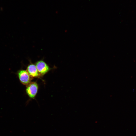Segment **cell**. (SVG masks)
Here are the masks:
<instances>
[{
    "label": "cell",
    "instance_id": "1",
    "mask_svg": "<svg viewBox=\"0 0 136 136\" xmlns=\"http://www.w3.org/2000/svg\"><path fill=\"white\" fill-rule=\"evenodd\" d=\"M38 85L35 82H30L27 85L26 92L31 98H34L36 96L38 90Z\"/></svg>",
    "mask_w": 136,
    "mask_h": 136
},
{
    "label": "cell",
    "instance_id": "3",
    "mask_svg": "<svg viewBox=\"0 0 136 136\" xmlns=\"http://www.w3.org/2000/svg\"><path fill=\"white\" fill-rule=\"evenodd\" d=\"M36 65L39 74L42 75L46 74L50 69L48 65L42 60H40L37 62Z\"/></svg>",
    "mask_w": 136,
    "mask_h": 136
},
{
    "label": "cell",
    "instance_id": "2",
    "mask_svg": "<svg viewBox=\"0 0 136 136\" xmlns=\"http://www.w3.org/2000/svg\"><path fill=\"white\" fill-rule=\"evenodd\" d=\"M18 74L19 79L22 84L27 85L30 82L31 77L27 71L24 70H20Z\"/></svg>",
    "mask_w": 136,
    "mask_h": 136
},
{
    "label": "cell",
    "instance_id": "4",
    "mask_svg": "<svg viewBox=\"0 0 136 136\" xmlns=\"http://www.w3.org/2000/svg\"><path fill=\"white\" fill-rule=\"evenodd\" d=\"M27 71L31 77H36L40 75L36 65L33 64H30L28 66Z\"/></svg>",
    "mask_w": 136,
    "mask_h": 136
}]
</instances>
